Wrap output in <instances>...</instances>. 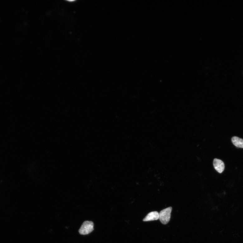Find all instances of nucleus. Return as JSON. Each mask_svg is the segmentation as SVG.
Masks as SVG:
<instances>
[{"label": "nucleus", "instance_id": "obj_1", "mask_svg": "<svg viewBox=\"0 0 243 243\" xmlns=\"http://www.w3.org/2000/svg\"><path fill=\"white\" fill-rule=\"evenodd\" d=\"M172 208L169 207L162 210L159 213V219L162 224L166 225L168 223L171 218Z\"/></svg>", "mask_w": 243, "mask_h": 243}, {"label": "nucleus", "instance_id": "obj_4", "mask_svg": "<svg viewBox=\"0 0 243 243\" xmlns=\"http://www.w3.org/2000/svg\"><path fill=\"white\" fill-rule=\"evenodd\" d=\"M159 213L157 212H152L148 213L143 221L148 222L157 220L159 219Z\"/></svg>", "mask_w": 243, "mask_h": 243}, {"label": "nucleus", "instance_id": "obj_2", "mask_svg": "<svg viewBox=\"0 0 243 243\" xmlns=\"http://www.w3.org/2000/svg\"><path fill=\"white\" fill-rule=\"evenodd\" d=\"M94 223L92 222L85 221L81 226L79 230V232L81 235H88L92 232L94 230Z\"/></svg>", "mask_w": 243, "mask_h": 243}, {"label": "nucleus", "instance_id": "obj_3", "mask_svg": "<svg viewBox=\"0 0 243 243\" xmlns=\"http://www.w3.org/2000/svg\"><path fill=\"white\" fill-rule=\"evenodd\" d=\"M214 168L219 173H222L224 171L225 166L222 160L215 159L213 161Z\"/></svg>", "mask_w": 243, "mask_h": 243}, {"label": "nucleus", "instance_id": "obj_5", "mask_svg": "<svg viewBox=\"0 0 243 243\" xmlns=\"http://www.w3.org/2000/svg\"><path fill=\"white\" fill-rule=\"evenodd\" d=\"M231 140L232 143L236 147L243 148V139L237 136H233Z\"/></svg>", "mask_w": 243, "mask_h": 243}]
</instances>
